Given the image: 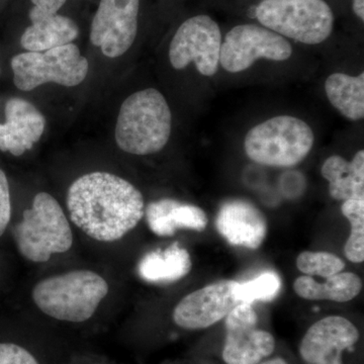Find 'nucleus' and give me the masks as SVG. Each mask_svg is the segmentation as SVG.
Instances as JSON below:
<instances>
[{
  "instance_id": "nucleus-1",
  "label": "nucleus",
  "mask_w": 364,
  "mask_h": 364,
  "mask_svg": "<svg viewBox=\"0 0 364 364\" xmlns=\"http://www.w3.org/2000/svg\"><path fill=\"white\" fill-rule=\"evenodd\" d=\"M67 205L71 221L100 242L123 238L145 214L141 191L109 172H91L76 179L69 188Z\"/></svg>"
},
{
  "instance_id": "nucleus-2",
  "label": "nucleus",
  "mask_w": 364,
  "mask_h": 364,
  "mask_svg": "<svg viewBox=\"0 0 364 364\" xmlns=\"http://www.w3.org/2000/svg\"><path fill=\"white\" fill-rule=\"evenodd\" d=\"M289 42L318 47L336 35L343 0H248L226 9Z\"/></svg>"
},
{
  "instance_id": "nucleus-3",
  "label": "nucleus",
  "mask_w": 364,
  "mask_h": 364,
  "mask_svg": "<svg viewBox=\"0 0 364 364\" xmlns=\"http://www.w3.org/2000/svg\"><path fill=\"white\" fill-rule=\"evenodd\" d=\"M172 124V112L164 95L156 88H145L122 104L114 138L124 152L147 156L166 147Z\"/></svg>"
},
{
  "instance_id": "nucleus-4",
  "label": "nucleus",
  "mask_w": 364,
  "mask_h": 364,
  "mask_svg": "<svg viewBox=\"0 0 364 364\" xmlns=\"http://www.w3.org/2000/svg\"><path fill=\"white\" fill-rule=\"evenodd\" d=\"M315 133L305 119L279 114L255 124L244 138L246 156L256 164L289 168L312 152Z\"/></svg>"
},
{
  "instance_id": "nucleus-5",
  "label": "nucleus",
  "mask_w": 364,
  "mask_h": 364,
  "mask_svg": "<svg viewBox=\"0 0 364 364\" xmlns=\"http://www.w3.org/2000/svg\"><path fill=\"white\" fill-rule=\"evenodd\" d=\"M107 294L104 277L90 270H74L40 282L33 287V299L50 317L81 323L95 315Z\"/></svg>"
},
{
  "instance_id": "nucleus-6",
  "label": "nucleus",
  "mask_w": 364,
  "mask_h": 364,
  "mask_svg": "<svg viewBox=\"0 0 364 364\" xmlns=\"http://www.w3.org/2000/svg\"><path fill=\"white\" fill-rule=\"evenodd\" d=\"M18 251L33 262H47L54 254L70 250L73 234L59 203L51 195L40 193L32 208L23 212V220L14 229Z\"/></svg>"
},
{
  "instance_id": "nucleus-7",
  "label": "nucleus",
  "mask_w": 364,
  "mask_h": 364,
  "mask_svg": "<svg viewBox=\"0 0 364 364\" xmlns=\"http://www.w3.org/2000/svg\"><path fill=\"white\" fill-rule=\"evenodd\" d=\"M223 33L220 21L207 11L188 14L178 21L172 33L170 64L176 70L193 65L203 77H214L220 70Z\"/></svg>"
},
{
  "instance_id": "nucleus-8",
  "label": "nucleus",
  "mask_w": 364,
  "mask_h": 364,
  "mask_svg": "<svg viewBox=\"0 0 364 364\" xmlns=\"http://www.w3.org/2000/svg\"><path fill=\"white\" fill-rule=\"evenodd\" d=\"M294 54V44L269 28L242 18L224 28L220 68L239 74L257 62H286Z\"/></svg>"
},
{
  "instance_id": "nucleus-9",
  "label": "nucleus",
  "mask_w": 364,
  "mask_h": 364,
  "mask_svg": "<svg viewBox=\"0 0 364 364\" xmlns=\"http://www.w3.org/2000/svg\"><path fill=\"white\" fill-rule=\"evenodd\" d=\"M11 65L14 85L23 91L46 83L73 87L82 83L90 71L88 60L74 43L44 52L21 53L11 59Z\"/></svg>"
},
{
  "instance_id": "nucleus-10",
  "label": "nucleus",
  "mask_w": 364,
  "mask_h": 364,
  "mask_svg": "<svg viewBox=\"0 0 364 364\" xmlns=\"http://www.w3.org/2000/svg\"><path fill=\"white\" fill-rule=\"evenodd\" d=\"M145 0H100L90 21V40L105 56H123L135 44Z\"/></svg>"
},
{
  "instance_id": "nucleus-11",
  "label": "nucleus",
  "mask_w": 364,
  "mask_h": 364,
  "mask_svg": "<svg viewBox=\"0 0 364 364\" xmlns=\"http://www.w3.org/2000/svg\"><path fill=\"white\" fill-rule=\"evenodd\" d=\"M258 316L250 304L241 303L226 316L223 359L227 364H257L274 350V338L258 329Z\"/></svg>"
},
{
  "instance_id": "nucleus-12",
  "label": "nucleus",
  "mask_w": 364,
  "mask_h": 364,
  "mask_svg": "<svg viewBox=\"0 0 364 364\" xmlns=\"http://www.w3.org/2000/svg\"><path fill=\"white\" fill-rule=\"evenodd\" d=\"M235 280H219L188 294L177 304L173 320L186 330L205 329L226 318L239 305Z\"/></svg>"
},
{
  "instance_id": "nucleus-13",
  "label": "nucleus",
  "mask_w": 364,
  "mask_h": 364,
  "mask_svg": "<svg viewBox=\"0 0 364 364\" xmlns=\"http://www.w3.org/2000/svg\"><path fill=\"white\" fill-rule=\"evenodd\" d=\"M359 339L358 328L341 316H329L311 326L299 353L308 364H343L341 354Z\"/></svg>"
},
{
  "instance_id": "nucleus-14",
  "label": "nucleus",
  "mask_w": 364,
  "mask_h": 364,
  "mask_svg": "<svg viewBox=\"0 0 364 364\" xmlns=\"http://www.w3.org/2000/svg\"><path fill=\"white\" fill-rule=\"evenodd\" d=\"M4 112L6 122L0 124V151L21 156L42 138L45 117L35 105L18 97L7 100Z\"/></svg>"
},
{
  "instance_id": "nucleus-15",
  "label": "nucleus",
  "mask_w": 364,
  "mask_h": 364,
  "mask_svg": "<svg viewBox=\"0 0 364 364\" xmlns=\"http://www.w3.org/2000/svg\"><path fill=\"white\" fill-rule=\"evenodd\" d=\"M28 25L21 36V46L28 52H44L74 43L80 35L77 21L63 13H48L30 4Z\"/></svg>"
},
{
  "instance_id": "nucleus-16",
  "label": "nucleus",
  "mask_w": 364,
  "mask_h": 364,
  "mask_svg": "<svg viewBox=\"0 0 364 364\" xmlns=\"http://www.w3.org/2000/svg\"><path fill=\"white\" fill-rule=\"evenodd\" d=\"M215 226L228 243L249 249H258L267 236L264 215L252 203L232 200L223 203Z\"/></svg>"
},
{
  "instance_id": "nucleus-17",
  "label": "nucleus",
  "mask_w": 364,
  "mask_h": 364,
  "mask_svg": "<svg viewBox=\"0 0 364 364\" xmlns=\"http://www.w3.org/2000/svg\"><path fill=\"white\" fill-rule=\"evenodd\" d=\"M144 215L151 231L161 237L173 236L178 229L203 232L208 225L207 214L202 208L172 198L151 203Z\"/></svg>"
},
{
  "instance_id": "nucleus-18",
  "label": "nucleus",
  "mask_w": 364,
  "mask_h": 364,
  "mask_svg": "<svg viewBox=\"0 0 364 364\" xmlns=\"http://www.w3.org/2000/svg\"><path fill=\"white\" fill-rule=\"evenodd\" d=\"M328 191L336 200H363L364 150L358 151L351 161L341 155H331L321 167Z\"/></svg>"
},
{
  "instance_id": "nucleus-19",
  "label": "nucleus",
  "mask_w": 364,
  "mask_h": 364,
  "mask_svg": "<svg viewBox=\"0 0 364 364\" xmlns=\"http://www.w3.org/2000/svg\"><path fill=\"white\" fill-rule=\"evenodd\" d=\"M326 97L332 107L352 122L364 119V72L358 75L334 72L326 78Z\"/></svg>"
},
{
  "instance_id": "nucleus-20",
  "label": "nucleus",
  "mask_w": 364,
  "mask_h": 364,
  "mask_svg": "<svg viewBox=\"0 0 364 364\" xmlns=\"http://www.w3.org/2000/svg\"><path fill=\"white\" fill-rule=\"evenodd\" d=\"M191 267L188 251L174 243L165 250L146 254L139 263L138 270L146 282L170 284L186 277Z\"/></svg>"
},
{
  "instance_id": "nucleus-21",
  "label": "nucleus",
  "mask_w": 364,
  "mask_h": 364,
  "mask_svg": "<svg viewBox=\"0 0 364 364\" xmlns=\"http://www.w3.org/2000/svg\"><path fill=\"white\" fill-rule=\"evenodd\" d=\"M296 294L309 301H332L346 303L360 294L363 282L352 272H340L318 282L310 275H303L294 284Z\"/></svg>"
},
{
  "instance_id": "nucleus-22",
  "label": "nucleus",
  "mask_w": 364,
  "mask_h": 364,
  "mask_svg": "<svg viewBox=\"0 0 364 364\" xmlns=\"http://www.w3.org/2000/svg\"><path fill=\"white\" fill-rule=\"evenodd\" d=\"M342 215L350 223V236L345 244L347 259L354 263L364 260V198L347 200L341 205Z\"/></svg>"
},
{
  "instance_id": "nucleus-23",
  "label": "nucleus",
  "mask_w": 364,
  "mask_h": 364,
  "mask_svg": "<svg viewBox=\"0 0 364 364\" xmlns=\"http://www.w3.org/2000/svg\"><path fill=\"white\" fill-rule=\"evenodd\" d=\"M282 289V279L274 272L261 273L255 279L238 282L236 296L239 303L250 304L255 301H269L277 298Z\"/></svg>"
},
{
  "instance_id": "nucleus-24",
  "label": "nucleus",
  "mask_w": 364,
  "mask_h": 364,
  "mask_svg": "<svg viewBox=\"0 0 364 364\" xmlns=\"http://www.w3.org/2000/svg\"><path fill=\"white\" fill-rule=\"evenodd\" d=\"M296 267L304 274L317 275L326 279L343 272L345 263L335 254L305 251L296 258Z\"/></svg>"
},
{
  "instance_id": "nucleus-25",
  "label": "nucleus",
  "mask_w": 364,
  "mask_h": 364,
  "mask_svg": "<svg viewBox=\"0 0 364 364\" xmlns=\"http://www.w3.org/2000/svg\"><path fill=\"white\" fill-rule=\"evenodd\" d=\"M0 364H39L26 349L13 343H0Z\"/></svg>"
},
{
  "instance_id": "nucleus-26",
  "label": "nucleus",
  "mask_w": 364,
  "mask_h": 364,
  "mask_svg": "<svg viewBox=\"0 0 364 364\" xmlns=\"http://www.w3.org/2000/svg\"><path fill=\"white\" fill-rule=\"evenodd\" d=\"M11 217V193L6 173L0 169V236L6 232Z\"/></svg>"
},
{
  "instance_id": "nucleus-27",
  "label": "nucleus",
  "mask_w": 364,
  "mask_h": 364,
  "mask_svg": "<svg viewBox=\"0 0 364 364\" xmlns=\"http://www.w3.org/2000/svg\"><path fill=\"white\" fill-rule=\"evenodd\" d=\"M210 4L214 6H221L223 9H228V7L236 6V4H242V2L248 1V0H208Z\"/></svg>"
},
{
  "instance_id": "nucleus-28",
  "label": "nucleus",
  "mask_w": 364,
  "mask_h": 364,
  "mask_svg": "<svg viewBox=\"0 0 364 364\" xmlns=\"http://www.w3.org/2000/svg\"><path fill=\"white\" fill-rule=\"evenodd\" d=\"M261 364H287V363L284 359L277 358L270 359V360L265 361V363Z\"/></svg>"
}]
</instances>
